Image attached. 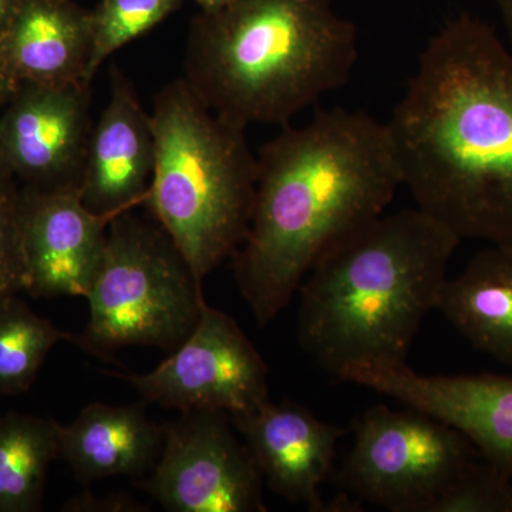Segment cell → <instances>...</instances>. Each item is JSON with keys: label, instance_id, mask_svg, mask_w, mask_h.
I'll use <instances>...</instances> for the list:
<instances>
[{"label": "cell", "instance_id": "16", "mask_svg": "<svg viewBox=\"0 0 512 512\" xmlns=\"http://www.w3.org/2000/svg\"><path fill=\"white\" fill-rule=\"evenodd\" d=\"M146 403H92L72 423H59L60 458L82 483L110 477H143L156 466L165 424L154 423Z\"/></svg>", "mask_w": 512, "mask_h": 512}, {"label": "cell", "instance_id": "23", "mask_svg": "<svg viewBox=\"0 0 512 512\" xmlns=\"http://www.w3.org/2000/svg\"><path fill=\"white\" fill-rule=\"evenodd\" d=\"M64 512H146V504L126 493L97 495L84 491L63 505Z\"/></svg>", "mask_w": 512, "mask_h": 512}, {"label": "cell", "instance_id": "24", "mask_svg": "<svg viewBox=\"0 0 512 512\" xmlns=\"http://www.w3.org/2000/svg\"><path fill=\"white\" fill-rule=\"evenodd\" d=\"M18 86L19 84L10 76L5 63H3L2 57H0V107L5 106V104L12 99Z\"/></svg>", "mask_w": 512, "mask_h": 512}, {"label": "cell", "instance_id": "13", "mask_svg": "<svg viewBox=\"0 0 512 512\" xmlns=\"http://www.w3.org/2000/svg\"><path fill=\"white\" fill-rule=\"evenodd\" d=\"M231 417L264 483L279 497L309 511H328L320 487L332 471L346 431L318 419L306 407L271 400Z\"/></svg>", "mask_w": 512, "mask_h": 512}, {"label": "cell", "instance_id": "22", "mask_svg": "<svg viewBox=\"0 0 512 512\" xmlns=\"http://www.w3.org/2000/svg\"><path fill=\"white\" fill-rule=\"evenodd\" d=\"M18 184L0 174V301L28 289L16 221Z\"/></svg>", "mask_w": 512, "mask_h": 512}, {"label": "cell", "instance_id": "15", "mask_svg": "<svg viewBox=\"0 0 512 512\" xmlns=\"http://www.w3.org/2000/svg\"><path fill=\"white\" fill-rule=\"evenodd\" d=\"M92 46L89 10L73 0H20L0 57L18 84L84 83Z\"/></svg>", "mask_w": 512, "mask_h": 512}, {"label": "cell", "instance_id": "8", "mask_svg": "<svg viewBox=\"0 0 512 512\" xmlns=\"http://www.w3.org/2000/svg\"><path fill=\"white\" fill-rule=\"evenodd\" d=\"M126 380L144 403L184 412L245 413L269 399L268 367L237 322L205 305L191 335L165 362Z\"/></svg>", "mask_w": 512, "mask_h": 512}, {"label": "cell", "instance_id": "26", "mask_svg": "<svg viewBox=\"0 0 512 512\" xmlns=\"http://www.w3.org/2000/svg\"><path fill=\"white\" fill-rule=\"evenodd\" d=\"M512 46V0H495Z\"/></svg>", "mask_w": 512, "mask_h": 512}, {"label": "cell", "instance_id": "9", "mask_svg": "<svg viewBox=\"0 0 512 512\" xmlns=\"http://www.w3.org/2000/svg\"><path fill=\"white\" fill-rule=\"evenodd\" d=\"M222 412L165 424L163 450L138 485L170 512H264V478Z\"/></svg>", "mask_w": 512, "mask_h": 512}, {"label": "cell", "instance_id": "20", "mask_svg": "<svg viewBox=\"0 0 512 512\" xmlns=\"http://www.w3.org/2000/svg\"><path fill=\"white\" fill-rule=\"evenodd\" d=\"M185 0H100L92 12L93 46L84 83L92 86L101 64L120 47L173 15Z\"/></svg>", "mask_w": 512, "mask_h": 512}, {"label": "cell", "instance_id": "5", "mask_svg": "<svg viewBox=\"0 0 512 512\" xmlns=\"http://www.w3.org/2000/svg\"><path fill=\"white\" fill-rule=\"evenodd\" d=\"M151 121L156 165L144 205L204 284L247 237L256 154L247 128L214 113L184 77L156 94Z\"/></svg>", "mask_w": 512, "mask_h": 512}, {"label": "cell", "instance_id": "12", "mask_svg": "<svg viewBox=\"0 0 512 512\" xmlns=\"http://www.w3.org/2000/svg\"><path fill=\"white\" fill-rule=\"evenodd\" d=\"M113 218L90 211L79 188L19 187L16 221L26 293L86 298Z\"/></svg>", "mask_w": 512, "mask_h": 512}, {"label": "cell", "instance_id": "11", "mask_svg": "<svg viewBox=\"0 0 512 512\" xmlns=\"http://www.w3.org/2000/svg\"><path fill=\"white\" fill-rule=\"evenodd\" d=\"M338 377L454 427L512 478V375L424 376L406 363H355Z\"/></svg>", "mask_w": 512, "mask_h": 512}, {"label": "cell", "instance_id": "21", "mask_svg": "<svg viewBox=\"0 0 512 512\" xmlns=\"http://www.w3.org/2000/svg\"><path fill=\"white\" fill-rule=\"evenodd\" d=\"M512 478L477 457L434 501L430 512H512Z\"/></svg>", "mask_w": 512, "mask_h": 512}, {"label": "cell", "instance_id": "3", "mask_svg": "<svg viewBox=\"0 0 512 512\" xmlns=\"http://www.w3.org/2000/svg\"><path fill=\"white\" fill-rule=\"evenodd\" d=\"M460 242L417 207L350 235L299 286L302 349L335 376L355 363H406Z\"/></svg>", "mask_w": 512, "mask_h": 512}, {"label": "cell", "instance_id": "7", "mask_svg": "<svg viewBox=\"0 0 512 512\" xmlns=\"http://www.w3.org/2000/svg\"><path fill=\"white\" fill-rule=\"evenodd\" d=\"M477 457L467 437L430 414L375 406L356 421L355 440L338 477L349 493L384 510L430 512Z\"/></svg>", "mask_w": 512, "mask_h": 512}, {"label": "cell", "instance_id": "27", "mask_svg": "<svg viewBox=\"0 0 512 512\" xmlns=\"http://www.w3.org/2000/svg\"><path fill=\"white\" fill-rule=\"evenodd\" d=\"M201 8V12H215V10L224 8L231 0H195Z\"/></svg>", "mask_w": 512, "mask_h": 512}, {"label": "cell", "instance_id": "18", "mask_svg": "<svg viewBox=\"0 0 512 512\" xmlns=\"http://www.w3.org/2000/svg\"><path fill=\"white\" fill-rule=\"evenodd\" d=\"M60 458L59 423L0 414V512H37L50 464Z\"/></svg>", "mask_w": 512, "mask_h": 512}, {"label": "cell", "instance_id": "1", "mask_svg": "<svg viewBox=\"0 0 512 512\" xmlns=\"http://www.w3.org/2000/svg\"><path fill=\"white\" fill-rule=\"evenodd\" d=\"M386 124L417 208L512 244V52L493 28L463 15L431 37Z\"/></svg>", "mask_w": 512, "mask_h": 512}, {"label": "cell", "instance_id": "2", "mask_svg": "<svg viewBox=\"0 0 512 512\" xmlns=\"http://www.w3.org/2000/svg\"><path fill=\"white\" fill-rule=\"evenodd\" d=\"M402 171L386 123L363 111L318 110L256 154L254 211L232 256L258 326L271 323L330 249L386 214Z\"/></svg>", "mask_w": 512, "mask_h": 512}, {"label": "cell", "instance_id": "14", "mask_svg": "<svg viewBox=\"0 0 512 512\" xmlns=\"http://www.w3.org/2000/svg\"><path fill=\"white\" fill-rule=\"evenodd\" d=\"M156 165L151 114L120 69H111L109 103L87 146L80 197L90 211L116 217L144 204Z\"/></svg>", "mask_w": 512, "mask_h": 512}, {"label": "cell", "instance_id": "10", "mask_svg": "<svg viewBox=\"0 0 512 512\" xmlns=\"http://www.w3.org/2000/svg\"><path fill=\"white\" fill-rule=\"evenodd\" d=\"M90 101L84 83L19 84L0 113V174L19 187L80 188Z\"/></svg>", "mask_w": 512, "mask_h": 512}, {"label": "cell", "instance_id": "17", "mask_svg": "<svg viewBox=\"0 0 512 512\" xmlns=\"http://www.w3.org/2000/svg\"><path fill=\"white\" fill-rule=\"evenodd\" d=\"M436 309L474 349L512 366V244L477 252L444 281Z\"/></svg>", "mask_w": 512, "mask_h": 512}, {"label": "cell", "instance_id": "25", "mask_svg": "<svg viewBox=\"0 0 512 512\" xmlns=\"http://www.w3.org/2000/svg\"><path fill=\"white\" fill-rule=\"evenodd\" d=\"M20 0H0V36L8 28L10 20L15 16Z\"/></svg>", "mask_w": 512, "mask_h": 512}, {"label": "cell", "instance_id": "6", "mask_svg": "<svg viewBox=\"0 0 512 512\" xmlns=\"http://www.w3.org/2000/svg\"><path fill=\"white\" fill-rule=\"evenodd\" d=\"M86 299L89 322L70 342L97 357L130 346L173 352L207 305L204 284L164 229L133 210L110 221Z\"/></svg>", "mask_w": 512, "mask_h": 512}, {"label": "cell", "instance_id": "4", "mask_svg": "<svg viewBox=\"0 0 512 512\" xmlns=\"http://www.w3.org/2000/svg\"><path fill=\"white\" fill-rule=\"evenodd\" d=\"M357 32L335 0H231L191 23L185 77L222 119L281 124L345 86Z\"/></svg>", "mask_w": 512, "mask_h": 512}, {"label": "cell", "instance_id": "19", "mask_svg": "<svg viewBox=\"0 0 512 512\" xmlns=\"http://www.w3.org/2000/svg\"><path fill=\"white\" fill-rule=\"evenodd\" d=\"M70 333L37 315L18 295L0 301V399L28 392L50 350Z\"/></svg>", "mask_w": 512, "mask_h": 512}]
</instances>
